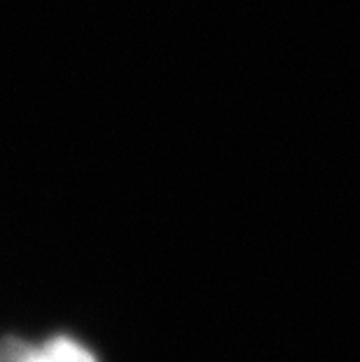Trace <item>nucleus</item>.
Segmentation results:
<instances>
[{
    "instance_id": "1",
    "label": "nucleus",
    "mask_w": 360,
    "mask_h": 362,
    "mask_svg": "<svg viewBox=\"0 0 360 362\" xmlns=\"http://www.w3.org/2000/svg\"><path fill=\"white\" fill-rule=\"evenodd\" d=\"M0 362H96L94 353L71 337H52L42 346L7 337L0 341Z\"/></svg>"
}]
</instances>
